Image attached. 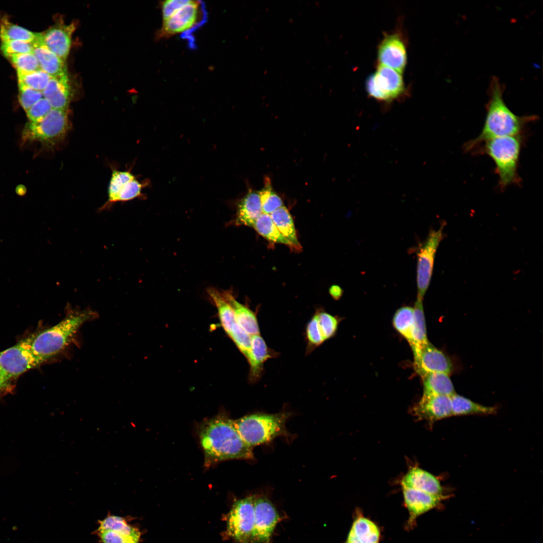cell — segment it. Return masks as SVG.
<instances>
[{
    "label": "cell",
    "mask_w": 543,
    "mask_h": 543,
    "mask_svg": "<svg viewBox=\"0 0 543 543\" xmlns=\"http://www.w3.org/2000/svg\"><path fill=\"white\" fill-rule=\"evenodd\" d=\"M443 227L432 230L417 253V297L423 299L431 281L435 253L443 237Z\"/></svg>",
    "instance_id": "cell-11"
},
{
    "label": "cell",
    "mask_w": 543,
    "mask_h": 543,
    "mask_svg": "<svg viewBox=\"0 0 543 543\" xmlns=\"http://www.w3.org/2000/svg\"><path fill=\"white\" fill-rule=\"evenodd\" d=\"M75 28L73 23H57L43 33H40L43 43L63 61L68 55L72 33Z\"/></svg>",
    "instance_id": "cell-19"
},
{
    "label": "cell",
    "mask_w": 543,
    "mask_h": 543,
    "mask_svg": "<svg viewBox=\"0 0 543 543\" xmlns=\"http://www.w3.org/2000/svg\"><path fill=\"white\" fill-rule=\"evenodd\" d=\"M344 543H360L358 542L353 536L348 534L346 539Z\"/></svg>",
    "instance_id": "cell-48"
},
{
    "label": "cell",
    "mask_w": 543,
    "mask_h": 543,
    "mask_svg": "<svg viewBox=\"0 0 543 543\" xmlns=\"http://www.w3.org/2000/svg\"><path fill=\"white\" fill-rule=\"evenodd\" d=\"M223 293L233 309L238 325L250 336L260 334L256 313L238 302L229 292Z\"/></svg>",
    "instance_id": "cell-25"
},
{
    "label": "cell",
    "mask_w": 543,
    "mask_h": 543,
    "mask_svg": "<svg viewBox=\"0 0 543 543\" xmlns=\"http://www.w3.org/2000/svg\"><path fill=\"white\" fill-rule=\"evenodd\" d=\"M366 89L371 97L378 101L395 100L401 96L405 89L402 73L380 64L376 72L367 78Z\"/></svg>",
    "instance_id": "cell-8"
},
{
    "label": "cell",
    "mask_w": 543,
    "mask_h": 543,
    "mask_svg": "<svg viewBox=\"0 0 543 543\" xmlns=\"http://www.w3.org/2000/svg\"><path fill=\"white\" fill-rule=\"evenodd\" d=\"M401 484L402 487L423 491L442 498V488L438 479L419 467L411 468L403 477Z\"/></svg>",
    "instance_id": "cell-20"
},
{
    "label": "cell",
    "mask_w": 543,
    "mask_h": 543,
    "mask_svg": "<svg viewBox=\"0 0 543 543\" xmlns=\"http://www.w3.org/2000/svg\"><path fill=\"white\" fill-rule=\"evenodd\" d=\"M348 534L360 543H379L381 538V531L378 525L358 510L355 511Z\"/></svg>",
    "instance_id": "cell-23"
},
{
    "label": "cell",
    "mask_w": 543,
    "mask_h": 543,
    "mask_svg": "<svg viewBox=\"0 0 543 543\" xmlns=\"http://www.w3.org/2000/svg\"><path fill=\"white\" fill-rule=\"evenodd\" d=\"M32 338L31 335L0 352V366L10 379L41 364L32 351Z\"/></svg>",
    "instance_id": "cell-10"
},
{
    "label": "cell",
    "mask_w": 543,
    "mask_h": 543,
    "mask_svg": "<svg viewBox=\"0 0 543 543\" xmlns=\"http://www.w3.org/2000/svg\"><path fill=\"white\" fill-rule=\"evenodd\" d=\"M189 1L168 0L161 3L163 20L170 16L175 11L186 4Z\"/></svg>",
    "instance_id": "cell-44"
},
{
    "label": "cell",
    "mask_w": 543,
    "mask_h": 543,
    "mask_svg": "<svg viewBox=\"0 0 543 543\" xmlns=\"http://www.w3.org/2000/svg\"><path fill=\"white\" fill-rule=\"evenodd\" d=\"M208 293L216 307L221 326L228 335L237 323L233 309L224 293L215 289H209Z\"/></svg>",
    "instance_id": "cell-27"
},
{
    "label": "cell",
    "mask_w": 543,
    "mask_h": 543,
    "mask_svg": "<svg viewBox=\"0 0 543 543\" xmlns=\"http://www.w3.org/2000/svg\"><path fill=\"white\" fill-rule=\"evenodd\" d=\"M254 496L234 502L227 520L229 535L240 543H251L254 525Z\"/></svg>",
    "instance_id": "cell-9"
},
{
    "label": "cell",
    "mask_w": 543,
    "mask_h": 543,
    "mask_svg": "<svg viewBox=\"0 0 543 543\" xmlns=\"http://www.w3.org/2000/svg\"><path fill=\"white\" fill-rule=\"evenodd\" d=\"M402 490L404 503L409 513L406 524L409 529L414 526L418 517L437 506L442 499L411 488L402 487Z\"/></svg>",
    "instance_id": "cell-17"
},
{
    "label": "cell",
    "mask_w": 543,
    "mask_h": 543,
    "mask_svg": "<svg viewBox=\"0 0 543 543\" xmlns=\"http://www.w3.org/2000/svg\"><path fill=\"white\" fill-rule=\"evenodd\" d=\"M42 94L52 109L67 111L71 98L67 73L52 77Z\"/></svg>",
    "instance_id": "cell-21"
},
{
    "label": "cell",
    "mask_w": 543,
    "mask_h": 543,
    "mask_svg": "<svg viewBox=\"0 0 543 543\" xmlns=\"http://www.w3.org/2000/svg\"><path fill=\"white\" fill-rule=\"evenodd\" d=\"M423 299L417 297L414 310V325L412 340L410 344L412 349L419 348L429 342L427 339Z\"/></svg>",
    "instance_id": "cell-30"
},
{
    "label": "cell",
    "mask_w": 543,
    "mask_h": 543,
    "mask_svg": "<svg viewBox=\"0 0 543 543\" xmlns=\"http://www.w3.org/2000/svg\"><path fill=\"white\" fill-rule=\"evenodd\" d=\"M280 354L268 346L260 334L251 336L250 349L246 357L249 366L248 382L252 384L258 382L264 374V363Z\"/></svg>",
    "instance_id": "cell-18"
},
{
    "label": "cell",
    "mask_w": 543,
    "mask_h": 543,
    "mask_svg": "<svg viewBox=\"0 0 543 543\" xmlns=\"http://www.w3.org/2000/svg\"><path fill=\"white\" fill-rule=\"evenodd\" d=\"M98 534L103 543H139L141 533L124 518L109 515L99 522Z\"/></svg>",
    "instance_id": "cell-14"
},
{
    "label": "cell",
    "mask_w": 543,
    "mask_h": 543,
    "mask_svg": "<svg viewBox=\"0 0 543 543\" xmlns=\"http://www.w3.org/2000/svg\"><path fill=\"white\" fill-rule=\"evenodd\" d=\"M32 53L36 58L40 69L51 77L67 73L64 61L43 43L40 33H37V38L33 42Z\"/></svg>",
    "instance_id": "cell-22"
},
{
    "label": "cell",
    "mask_w": 543,
    "mask_h": 543,
    "mask_svg": "<svg viewBox=\"0 0 543 543\" xmlns=\"http://www.w3.org/2000/svg\"><path fill=\"white\" fill-rule=\"evenodd\" d=\"M17 75L18 82L41 92L46 88L52 77L41 69L31 72L17 71Z\"/></svg>",
    "instance_id": "cell-35"
},
{
    "label": "cell",
    "mask_w": 543,
    "mask_h": 543,
    "mask_svg": "<svg viewBox=\"0 0 543 543\" xmlns=\"http://www.w3.org/2000/svg\"><path fill=\"white\" fill-rule=\"evenodd\" d=\"M315 313L325 341L333 337L338 328L339 318L322 309L317 310Z\"/></svg>",
    "instance_id": "cell-38"
},
{
    "label": "cell",
    "mask_w": 543,
    "mask_h": 543,
    "mask_svg": "<svg viewBox=\"0 0 543 543\" xmlns=\"http://www.w3.org/2000/svg\"><path fill=\"white\" fill-rule=\"evenodd\" d=\"M68 129L67 111L52 109L41 120L27 123L22 138L25 141H37L53 146L64 138Z\"/></svg>",
    "instance_id": "cell-7"
},
{
    "label": "cell",
    "mask_w": 543,
    "mask_h": 543,
    "mask_svg": "<svg viewBox=\"0 0 543 543\" xmlns=\"http://www.w3.org/2000/svg\"><path fill=\"white\" fill-rule=\"evenodd\" d=\"M331 296L335 300H338L342 295V289L338 286H332L329 290Z\"/></svg>",
    "instance_id": "cell-46"
},
{
    "label": "cell",
    "mask_w": 543,
    "mask_h": 543,
    "mask_svg": "<svg viewBox=\"0 0 543 543\" xmlns=\"http://www.w3.org/2000/svg\"><path fill=\"white\" fill-rule=\"evenodd\" d=\"M8 58L11 61L17 71L31 72L41 69L33 53L16 54Z\"/></svg>",
    "instance_id": "cell-39"
},
{
    "label": "cell",
    "mask_w": 543,
    "mask_h": 543,
    "mask_svg": "<svg viewBox=\"0 0 543 543\" xmlns=\"http://www.w3.org/2000/svg\"><path fill=\"white\" fill-rule=\"evenodd\" d=\"M290 415L287 412L256 413L232 420V422L243 440L253 447L269 442L277 437L287 435L286 422Z\"/></svg>",
    "instance_id": "cell-5"
},
{
    "label": "cell",
    "mask_w": 543,
    "mask_h": 543,
    "mask_svg": "<svg viewBox=\"0 0 543 543\" xmlns=\"http://www.w3.org/2000/svg\"><path fill=\"white\" fill-rule=\"evenodd\" d=\"M450 398L452 416L492 414L496 411L494 407L482 405L457 393Z\"/></svg>",
    "instance_id": "cell-28"
},
{
    "label": "cell",
    "mask_w": 543,
    "mask_h": 543,
    "mask_svg": "<svg viewBox=\"0 0 543 543\" xmlns=\"http://www.w3.org/2000/svg\"><path fill=\"white\" fill-rule=\"evenodd\" d=\"M413 413L418 419L433 423L452 416L450 396H422L414 407Z\"/></svg>",
    "instance_id": "cell-16"
},
{
    "label": "cell",
    "mask_w": 543,
    "mask_h": 543,
    "mask_svg": "<svg viewBox=\"0 0 543 543\" xmlns=\"http://www.w3.org/2000/svg\"><path fill=\"white\" fill-rule=\"evenodd\" d=\"M378 57L382 65L402 73L407 63L405 43L398 32L386 34L378 46Z\"/></svg>",
    "instance_id": "cell-15"
},
{
    "label": "cell",
    "mask_w": 543,
    "mask_h": 543,
    "mask_svg": "<svg viewBox=\"0 0 543 543\" xmlns=\"http://www.w3.org/2000/svg\"><path fill=\"white\" fill-rule=\"evenodd\" d=\"M523 142L522 135L497 137L484 142L474 152L485 154L493 160L500 189L521 182L518 169Z\"/></svg>",
    "instance_id": "cell-4"
},
{
    "label": "cell",
    "mask_w": 543,
    "mask_h": 543,
    "mask_svg": "<svg viewBox=\"0 0 543 543\" xmlns=\"http://www.w3.org/2000/svg\"><path fill=\"white\" fill-rule=\"evenodd\" d=\"M135 178L133 174L129 171L114 169L109 185L108 200L101 208V210H105L115 203L120 191L127 183Z\"/></svg>",
    "instance_id": "cell-34"
},
{
    "label": "cell",
    "mask_w": 543,
    "mask_h": 543,
    "mask_svg": "<svg viewBox=\"0 0 543 543\" xmlns=\"http://www.w3.org/2000/svg\"><path fill=\"white\" fill-rule=\"evenodd\" d=\"M1 49L5 56L32 53L33 43L19 40L1 41Z\"/></svg>",
    "instance_id": "cell-40"
},
{
    "label": "cell",
    "mask_w": 543,
    "mask_h": 543,
    "mask_svg": "<svg viewBox=\"0 0 543 543\" xmlns=\"http://www.w3.org/2000/svg\"><path fill=\"white\" fill-rule=\"evenodd\" d=\"M280 516L272 503L265 497L255 498L254 525L251 543H269Z\"/></svg>",
    "instance_id": "cell-13"
},
{
    "label": "cell",
    "mask_w": 543,
    "mask_h": 543,
    "mask_svg": "<svg viewBox=\"0 0 543 543\" xmlns=\"http://www.w3.org/2000/svg\"><path fill=\"white\" fill-rule=\"evenodd\" d=\"M252 227L260 235L270 241L293 246L278 230L270 215L262 213L255 221Z\"/></svg>",
    "instance_id": "cell-32"
},
{
    "label": "cell",
    "mask_w": 543,
    "mask_h": 543,
    "mask_svg": "<svg viewBox=\"0 0 543 543\" xmlns=\"http://www.w3.org/2000/svg\"><path fill=\"white\" fill-rule=\"evenodd\" d=\"M504 90L499 78L492 77L482 129L477 137L464 145L466 152H474L483 143L493 138L521 135L527 125L538 118L535 115L520 116L512 112L504 101Z\"/></svg>",
    "instance_id": "cell-1"
},
{
    "label": "cell",
    "mask_w": 543,
    "mask_h": 543,
    "mask_svg": "<svg viewBox=\"0 0 543 543\" xmlns=\"http://www.w3.org/2000/svg\"><path fill=\"white\" fill-rule=\"evenodd\" d=\"M12 390V385L9 382L0 381V397Z\"/></svg>",
    "instance_id": "cell-45"
},
{
    "label": "cell",
    "mask_w": 543,
    "mask_h": 543,
    "mask_svg": "<svg viewBox=\"0 0 543 543\" xmlns=\"http://www.w3.org/2000/svg\"><path fill=\"white\" fill-rule=\"evenodd\" d=\"M10 379L7 376L6 373L4 372L3 369L0 366V381L4 382H9Z\"/></svg>",
    "instance_id": "cell-47"
},
{
    "label": "cell",
    "mask_w": 543,
    "mask_h": 543,
    "mask_svg": "<svg viewBox=\"0 0 543 543\" xmlns=\"http://www.w3.org/2000/svg\"><path fill=\"white\" fill-rule=\"evenodd\" d=\"M304 335L306 344V355L311 353L313 350L325 342L321 333L315 313L306 324Z\"/></svg>",
    "instance_id": "cell-36"
},
{
    "label": "cell",
    "mask_w": 543,
    "mask_h": 543,
    "mask_svg": "<svg viewBox=\"0 0 543 543\" xmlns=\"http://www.w3.org/2000/svg\"><path fill=\"white\" fill-rule=\"evenodd\" d=\"M199 436L205 455V464L210 466L231 459H253V447L241 438L232 422L219 414L203 422Z\"/></svg>",
    "instance_id": "cell-2"
},
{
    "label": "cell",
    "mask_w": 543,
    "mask_h": 543,
    "mask_svg": "<svg viewBox=\"0 0 543 543\" xmlns=\"http://www.w3.org/2000/svg\"><path fill=\"white\" fill-rule=\"evenodd\" d=\"M412 351L415 370L421 377L429 373L449 375L452 372L453 366L449 357L430 342Z\"/></svg>",
    "instance_id": "cell-12"
},
{
    "label": "cell",
    "mask_w": 543,
    "mask_h": 543,
    "mask_svg": "<svg viewBox=\"0 0 543 543\" xmlns=\"http://www.w3.org/2000/svg\"><path fill=\"white\" fill-rule=\"evenodd\" d=\"M263 213L270 215L283 206L281 198L273 189L269 179H265V185L258 193Z\"/></svg>",
    "instance_id": "cell-37"
},
{
    "label": "cell",
    "mask_w": 543,
    "mask_h": 543,
    "mask_svg": "<svg viewBox=\"0 0 543 543\" xmlns=\"http://www.w3.org/2000/svg\"><path fill=\"white\" fill-rule=\"evenodd\" d=\"M262 213L258 193L250 191L238 204L235 222L237 225L252 227Z\"/></svg>",
    "instance_id": "cell-24"
},
{
    "label": "cell",
    "mask_w": 543,
    "mask_h": 543,
    "mask_svg": "<svg viewBox=\"0 0 543 543\" xmlns=\"http://www.w3.org/2000/svg\"><path fill=\"white\" fill-rule=\"evenodd\" d=\"M19 100L23 108L26 112L34 104L43 98L42 92L35 90L18 82Z\"/></svg>",
    "instance_id": "cell-41"
},
{
    "label": "cell",
    "mask_w": 543,
    "mask_h": 543,
    "mask_svg": "<svg viewBox=\"0 0 543 543\" xmlns=\"http://www.w3.org/2000/svg\"><path fill=\"white\" fill-rule=\"evenodd\" d=\"M270 215L278 230L290 241L293 247L297 249L300 248L293 220L287 209L283 206Z\"/></svg>",
    "instance_id": "cell-29"
},
{
    "label": "cell",
    "mask_w": 543,
    "mask_h": 543,
    "mask_svg": "<svg viewBox=\"0 0 543 543\" xmlns=\"http://www.w3.org/2000/svg\"><path fill=\"white\" fill-rule=\"evenodd\" d=\"M96 316L90 310H70L58 323L33 335L32 350L41 364L63 352L81 326Z\"/></svg>",
    "instance_id": "cell-3"
},
{
    "label": "cell",
    "mask_w": 543,
    "mask_h": 543,
    "mask_svg": "<svg viewBox=\"0 0 543 543\" xmlns=\"http://www.w3.org/2000/svg\"><path fill=\"white\" fill-rule=\"evenodd\" d=\"M205 5L201 1H189L163 20L159 37H169L182 33V38L188 40L191 48L196 47L192 33L203 25L207 20Z\"/></svg>",
    "instance_id": "cell-6"
},
{
    "label": "cell",
    "mask_w": 543,
    "mask_h": 543,
    "mask_svg": "<svg viewBox=\"0 0 543 543\" xmlns=\"http://www.w3.org/2000/svg\"><path fill=\"white\" fill-rule=\"evenodd\" d=\"M142 185L135 178L132 179L122 189L119 193L116 202H126L132 200L140 196Z\"/></svg>",
    "instance_id": "cell-43"
},
{
    "label": "cell",
    "mask_w": 543,
    "mask_h": 543,
    "mask_svg": "<svg viewBox=\"0 0 543 543\" xmlns=\"http://www.w3.org/2000/svg\"><path fill=\"white\" fill-rule=\"evenodd\" d=\"M52 109L49 102L43 97L26 112L30 122L35 123L44 118Z\"/></svg>",
    "instance_id": "cell-42"
},
{
    "label": "cell",
    "mask_w": 543,
    "mask_h": 543,
    "mask_svg": "<svg viewBox=\"0 0 543 543\" xmlns=\"http://www.w3.org/2000/svg\"><path fill=\"white\" fill-rule=\"evenodd\" d=\"M421 377L423 381V396H451L456 393L449 375L443 373H429Z\"/></svg>",
    "instance_id": "cell-26"
},
{
    "label": "cell",
    "mask_w": 543,
    "mask_h": 543,
    "mask_svg": "<svg viewBox=\"0 0 543 543\" xmlns=\"http://www.w3.org/2000/svg\"><path fill=\"white\" fill-rule=\"evenodd\" d=\"M393 323L395 329L410 344L414 325L413 308L409 306L400 308L395 313Z\"/></svg>",
    "instance_id": "cell-33"
},
{
    "label": "cell",
    "mask_w": 543,
    "mask_h": 543,
    "mask_svg": "<svg viewBox=\"0 0 543 543\" xmlns=\"http://www.w3.org/2000/svg\"><path fill=\"white\" fill-rule=\"evenodd\" d=\"M37 33H34L23 27L14 24L5 18L0 21L1 41L19 40L33 43Z\"/></svg>",
    "instance_id": "cell-31"
}]
</instances>
